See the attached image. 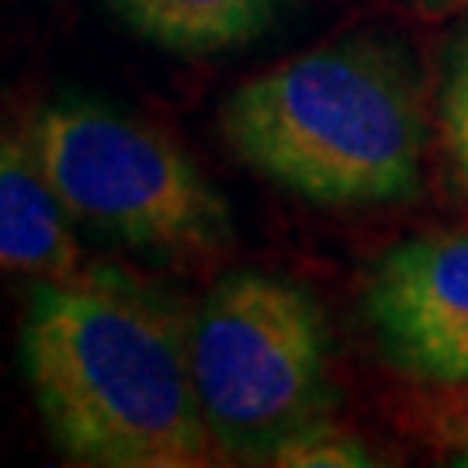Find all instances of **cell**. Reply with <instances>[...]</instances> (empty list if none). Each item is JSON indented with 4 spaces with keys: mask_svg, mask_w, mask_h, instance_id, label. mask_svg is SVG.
<instances>
[{
    "mask_svg": "<svg viewBox=\"0 0 468 468\" xmlns=\"http://www.w3.org/2000/svg\"><path fill=\"white\" fill-rule=\"evenodd\" d=\"M133 32L185 56L247 46L278 15V0H108Z\"/></svg>",
    "mask_w": 468,
    "mask_h": 468,
    "instance_id": "7",
    "label": "cell"
},
{
    "mask_svg": "<svg viewBox=\"0 0 468 468\" xmlns=\"http://www.w3.org/2000/svg\"><path fill=\"white\" fill-rule=\"evenodd\" d=\"M233 153L316 205H378L420 187L423 94L392 42L351 35L239 84L222 108Z\"/></svg>",
    "mask_w": 468,
    "mask_h": 468,
    "instance_id": "2",
    "label": "cell"
},
{
    "mask_svg": "<svg viewBox=\"0 0 468 468\" xmlns=\"http://www.w3.org/2000/svg\"><path fill=\"white\" fill-rule=\"evenodd\" d=\"M274 465H295V468H365L375 465L365 441L344 427H336L323 417L309 423L305 431L288 437L282 448L271 458Z\"/></svg>",
    "mask_w": 468,
    "mask_h": 468,
    "instance_id": "8",
    "label": "cell"
},
{
    "mask_svg": "<svg viewBox=\"0 0 468 468\" xmlns=\"http://www.w3.org/2000/svg\"><path fill=\"white\" fill-rule=\"evenodd\" d=\"M326 319L295 282L236 271L191 316V375L218 452L271 462L334 406Z\"/></svg>",
    "mask_w": 468,
    "mask_h": 468,
    "instance_id": "3",
    "label": "cell"
},
{
    "mask_svg": "<svg viewBox=\"0 0 468 468\" xmlns=\"http://www.w3.org/2000/svg\"><path fill=\"white\" fill-rule=\"evenodd\" d=\"M434 437L452 454V462L468 465V385L465 392H458L441 406V413L434 417Z\"/></svg>",
    "mask_w": 468,
    "mask_h": 468,
    "instance_id": "10",
    "label": "cell"
},
{
    "mask_svg": "<svg viewBox=\"0 0 468 468\" xmlns=\"http://www.w3.org/2000/svg\"><path fill=\"white\" fill-rule=\"evenodd\" d=\"M444 135L458 167L468 170V35L454 56V69L444 90Z\"/></svg>",
    "mask_w": 468,
    "mask_h": 468,
    "instance_id": "9",
    "label": "cell"
},
{
    "mask_svg": "<svg viewBox=\"0 0 468 468\" xmlns=\"http://www.w3.org/2000/svg\"><path fill=\"white\" fill-rule=\"evenodd\" d=\"M67 212L94 233L160 257L233 243L229 205L164 129L94 98H59L28 129Z\"/></svg>",
    "mask_w": 468,
    "mask_h": 468,
    "instance_id": "4",
    "label": "cell"
},
{
    "mask_svg": "<svg viewBox=\"0 0 468 468\" xmlns=\"http://www.w3.org/2000/svg\"><path fill=\"white\" fill-rule=\"evenodd\" d=\"M365 309L406 375L468 385V236H423L385 253Z\"/></svg>",
    "mask_w": 468,
    "mask_h": 468,
    "instance_id": "5",
    "label": "cell"
},
{
    "mask_svg": "<svg viewBox=\"0 0 468 468\" xmlns=\"http://www.w3.org/2000/svg\"><path fill=\"white\" fill-rule=\"evenodd\" d=\"M69 218L32 143L0 135V268L35 278L73 274L80 250Z\"/></svg>",
    "mask_w": 468,
    "mask_h": 468,
    "instance_id": "6",
    "label": "cell"
},
{
    "mask_svg": "<svg viewBox=\"0 0 468 468\" xmlns=\"http://www.w3.org/2000/svg\"><path fill=\"white\" fill-rule=\"evenodd\" d=\"M21 368L52 441L73 462H212L191 375V319L125 271L42 278L21 326Z\"/></svg>",
    "mask_w": 468,
    "mask_h": 468,
    "instance_id": "1",
    "label": "cell"
}]
</instances>
